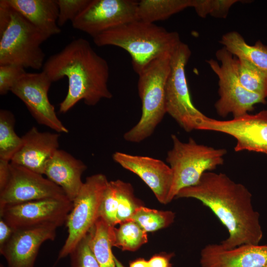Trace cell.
<instances>
[{"instance_id":"6da1fadb","label":"cell","mask_w":267,"mask_h":267,"mask_svg":"<svg viewBox=\"0 0 267 267\" xmlns=\"http://www.w3.org/2000/svg\"><path fill=\"white\" fill-rule=\"evenodd\" d=\"M176 198L197 199L213 213L228 232L220 243L225 248L259 244L263 238L260 214L253 208L251 192L225 174L205 172L197 183L181 189Z\"/></svg>"},{"instance_id":"7a4b0ae2","label":"cell","mask_w":267,"mask_h":267,"mask_svg":"<svg viewBox=\"0 0 267 267\" xmlns=\"http://www.w3.org/2000/svg\"><path fill=\"white\" fill-rule=\"evenodd\" d=\"M43 71L52 83L68 79L67 93L59 104L60 113H66L82 100L87 105L94 106L102 99L112 97L107 86L108 64L85 39L73 40L50 56Z\"/></svg>"},{"instance_id":"3957f363","label":"cell","mask_w":267,"mask_h":267,"mask_svg":"<svg viewBox=\"0 0 267 267\" xmlns=\"http://www.w3.org/2000/svg\"><path fill=\"white\" fill-rule=\"evenodd\" d=\"M93 39L97 46L114 45L126 50L138 75L154 59L172 53L181 42L178 33L139 20L105 31Z\"/></svg>"},{"instance_id":"277c9868","label":"cell","mask_w":267,"mask_h":267,"mask_svg":"<svg viewBox=\"0 0 267 267\" xmlns=\"http://www.w3.org/2000/svg\"><path fill=\"white\" fill-rule=\"evenodd\" d=\"M47 39L7 2L0 3V65L40 69L45 57L41 45Z\"/></svg>"},{"instance_id":"5b68a950","label":"cell","mask_w":267,"mask_h":267,"mask_svg":"<svg viewBox=\"0 0 267 267\" xmlns=\"http://www.w3.org/2000/svg\"><path fill=\"white\" fill-rule=\"evenodd\" d=\"M172 53L154 59L138 74L137 89L142 113L138 123L124 134L123 137L126 141L139 142L149 137L167 113L165 86Z\"/></svg>"},{"instance_id":"8992f818","label":"cell","mask_w":267,"mask_h":267,"mask_svg":"<svg viewBox=\"0 0 267 267\" xmlns=\"http://www.w3.org/2000/svg\"><path fill=\"white\" fill-rule=\"evenodd\" d=\"M171 138L173 147L166 158L173 174L169 203L180 190L197 183L204 173L222 165L227 152L224 148L198 144L192 138L187 142H182L175 134Z\"/></svg>"},{"instance_id":"52a82bcc","label":"cell","mask_w":267,"mask_h":267,"mask_svg":"<svg viewBox=\"0 0 267 267\" xmlns=\"http://www.w3.org/2000/svg\"><path fill=\"white\" fill-rule=\"evenodd\" d=\"M190 55L188 45L181 42L171 55L165 86L166 113L187 132L200 130L208 118L195 107L191 99L185 74Z\"/></svg>"},{"instance_id":"ba28073f","label":"cell","mask_w":267,"mask_h":267,"mask_svg":"<svg viewBox=\"0 0 267 267\" xmlns=\"http://www.w3.org/2000/svg\"><path fill=\"white\" fill-rule=\"evenodd\" d=\"M108 182L102 174L86 178L73 201L72 208L65 222L68 236L59 252L57 261L69 256L99 218L100 206Z\"/></svg>"},{"instance_id":"9c48e42d","label":"cell","mask_w":267,"mask_h":267,"mask_svg":"<svg viewBox=\"0 0 267 267\" xmlns=\"http://www.w3.org/2000/svg\"><path fill=\"white\" fill-rule=\"evenodd\" d=\"M217 59L207 61L211 69L219 78V94L215 107L217 114L223 117L232 114L233 118L244 115L254 109L257 103L265 104L264 96L250 92L240 84L235 70L236 57L225 47L216 53Z\"/></svg>"},{"instance_id":"30bf717a","label":"cell","mask_w":267,"mask_h":267,"mask_svg":"<svg viewBox=\"0 0 267 267\" xmlns=\"http://www.w3.org/2000/svg\"><path fill=\"white\" fill-rule=\"evenodd\" d=\"M44 199H69L59 186L43 175L10 162L7 179L0 188V209Z\"/></svg>"},{"instance_id":"8fae6325","label":"cell","mask_w":267,"mask_h":267,"mask_svg":"<svg viewBox=\"0 0 267 267\" xmlns=\"http://www.w3.org/2000/svg\"><path fill=\"white\" fill-rule=\"evenodd\" d=\"M138 1L90 0L72 21L73 28L92 38L131 21L138 20Z\"/></svg>"},{"instance_id":"7c38bea8","label":"cell","mask_w":267,"mask_h":267,"mask_svg":"<svg viewBox=\"0 0 267 267\" xmlns=\"http://www.w3.org/2000/svg\"><path fill=\"white\" fill-rule=\"evenodd\" d=\"M52 82L47 75L39 73H24L15 82L10 91L22 100L39 124L58 133H68V129L58 118L50 102L48 92Z\"/></svg>"},{"instance_id":"4fadbf2b","label":"cell","mask_w":267,"mask_h":267,"mask_svg":"<svg viewBox=\"0 0 267 267\" xmlns=\"http://www.w3.org/2000/svg\"><path fill=\"white\" fill-rule=\"evenodd\" d=\"M73 206L69 199H44L9 205L0 209V217L13 229L65 224Z\"/></svg>"},{"instance_id":"5bb4252c","label":"cell","mask_w":267,"mask_h":267,"mask_svg":"<svg viewBox=\"0 0 267 267\" xmlns=\"http://www.w3.org/2000/svg\"><path fill=\"white\" fill-rule=\"evenodd\" d=\"M200 130L218 132L233 136L236 140V152L248 150L267 154V109L229 120L208 117Z\"/></svg>"},{"instance_id":"9a60e30c","label":"cell","mask_w":267,"mask_h":267,"mask_svg":"<svg viewBox=\"0 0 267 267\" xmlns=\"http://www.w3.org/2000/svg\"><path fill=\"white\" fill-rule=\"evenodd\" d=\"M57 227L46 224L14 229L10 238L0 247L8 267H34L41 246L46 241L54 240Z\"/></svg>"},{"instance_id":"2e32d148","label":"cell","mask_w":267,"mask_h":267,"mask_svg":"<svg viewBox=\"0 0 267 267\" xmlns=\"http://www.w3.org/2000/svg\"><path fill=\"white\" fill-rule=\"evenodd\" d=\"M113 160L124 169L138 176L151 189L162 204L169 203L173 174L170 166L154 158L116 152Z\"/></svg>"},{"instance_id":"e0dca14e","label":"cell","mask_w":267,"mask_h":267,"mask_svg":"<svg viewBox=\"0 0 267 267\" xmlns=\"http://www.w3.org/2000/svg\"><path fill=\"white\" fill-rule=\"evenodd\" d=\"M202 267H267V245L243 244L231 249L206 245L200 252Z\"/></svg>"},{"instance_id":"ac0fdd59","label":"cell","mask_w":267,"mask_h":267,"mask_svg":"<svg viewBox=\"0 0 267 267\" xmlns=\"http://www.w3.org/2000/svg\"><path fill=\"white\" fill-rule=\"evenodd\" d=\"M59 133L42 132L33 127L22 136V145L10 162L44 175L48 162L59 149Z\"/></svg>"},{"instance_id":"d6986e66","label":"cell","mask_w":267,"mask_h":267,"mask_svg":"<svg viewBox=\"0 0 267 267\" xmlns=\"http://www.w3.org/2000/svg\"><path fill=\"white\" fill-rule=\"evenodd\" d=\"M86 169V165L81 160L58 149L48 162L44 175L59 186L73 202L83 184L82 176Z\"/></svg>"},{"instance_id":"ffe728a7","label":"cell","mask_w":267,"mask_h":267,"mask_svg":"<svg viewBox=\"0 0 267 267\" xmlns=\"http://www.w3.org/2000/svg\"><path fill=\"white\" fill-rule=\"evenodd\" d=\"M48 39L61 32L57 20L59 8L55 0H6Z\"/></svg>"},{"instance_id":"44dd1931","label":"cell","mask_w":267,"mask_h":267,"mask_svg":"<svg viewBox=\"0 0 267 267\" xmlns=\"http://www.w3.org/2000/svg\"><path fill=\"white\" fill-rule=\"evenodd\" d=\"M115 226L99 217L88 233L89 243L99 267H116L112 252Z\"/></svg>"},{"instance_id":"7402d4cb","label":"cell","mask_w":267,"mask_h":267,"mask_svg":"<svg viewBox=\"0 0 267 267\" xmlns=\"http://www.w3.org/2000/svg\"><path fill=\"white\" fill-rule=\"evenodd\" d=\"M220 43L236 58L245 59L267 73V45L261 41L248 44L239 33L231 31L224 34Z\"/></svg>"},{"instance_id":"603a6c76","label":"cell","mask_w":267,"mask_h":267,"mask_svg":"<svg viewBox=\"0 0 267 267\" xmlns=\"http://www.w3.org/2000/svg\"><path fill=\"white\" fill-rule=\"evenodd\" d=\"M191 4L192 0H141L138 1L137 19L154 23L191 7Z\"/></svg>"},{"instance_id":"cb8c5ba5","label":"cell","mask_w":267,"mask_h":267,"mask_svg":"<svg viewBox=\"0 0 267 267\" xmlns=\"http://www.w3.org/2000/svg\"><path fill=\"white\" fill-rule=\"evenodd\" d=\"M15 122L14 116L11 111L0 109V161L10 162L22 145V137L15 131Z\"/></svg>"},{"instance_id":"d4e9b609","label":"cell","mask_w":267,"mask_h":267,"mask_svg":"<svg viewBox=\"0 0 267 267\" xmlns=\"http://www.w3.org/2000/svg\"><path fill=\"white\" fill-rule=\"evenodd\" d=\"M235 70L238 80L246 90L267 97V73L248 61L236 57Z\"/></svg>"},{"instance_id":"484cf974","label":"cell","mask_w":267,"mask_h":267,"mask_svg":"<svg viewBox=\"0 0 267 267\" xmlns=\"http://www.w3.org/2000/svg\"><path fill=\"white\" fill-rule=\"evenodd\" d=\"M114 246L124 251H134L147 241V232L133 220L120 224L114 228Z\"/></svg>"},{"instance_id":"4316f807","label":"cell","mask_w":267,"mask_h":267,"mask_svg":"<svg viewBox=\"0 0 267 267\" xmlns=\"http://www.w3.org/2000/svg\"><path fill=\"white\" fill-rule=\"evenodd\" d=\"M113 181L116 193L117 223L120 224L132 220L137 209L142 205L135 197L131 184L119 179Z\"/></svg>"},{"instance_id":"83f0119b","label":"cell","mask_w":267,"mask_h":267,"mask_svg":"<svg viewBox=\"0 0 267 267\" xmlns=\"http://www.w3.org/2000/svg\"><path fill=\"white\" fill-rule=\"evenodd\" d=\"M175 218V214L172 211L151 209L141 206L137 209L132 220L147 232L169 226Z\"/></svg>"},{"instance_id":"f1b7e54d","label":"cell","mask_w":267,"mask_h":267,"mask_svg":"<svg viewBox=\"0 0 267 267\" xmlns=\"http://www.w3.org/2000/svg\"><path fill=\"white\" fill-rule=\"evenodd\" d=\"M237 0H192L191 7L202 18L211 15L216 18H225L229 8Z\"/></svg>"},{"instance_id":"f546056e","label":"cell","mask_w":267,"mask_h":267,"mask_svg":"<svg viewBox=\"0 0 267 267\" xmlns=\"http://www.w3.org/2000/svg\"><path fill=\"white\" fill-rule=\"evenodd\" d=\"M71 267H99L89 243L88 234L69 255Z\"/></svg>"},{"instance_id":"4dcf8cb0","label":"cell","mask_w":267,"mask_h":267,"mask_svg":"<svg viewBox=\"0 0 267 267\" xmlns=\"http://www.w3.org/2000/svg\"><path fill=\"white\" fill-rule=\"evenodd\" d=\"M117 211L116 193L113 180L108 182L104 191L100 206L99 217L110 225L115 226L117 223Z\"/></svg>"},{"instance_id":"1f68e13d","label":"cell","mask_w":267,"mask_h":267,"mask_svg":"<svg viewBox=\"0 0 267 267\" xmlns=\"http://www.w3.org/2000/svg\"><path fill=\"white\" fill-rule=\"evenodd\" d=\"M59 8L57 24L60 27L71 22L89 3L90 0H55Z\"/></svg>"},{"instance_id":"d6a6232c","label":"cell","mask_w":267,"mask_h":267,"mask_svg":"<svg viewBox=\"0 0 267 267\" xmlns=\"http://www.w3.org/2000/svg\"><path fill=\"white\" fill-rule=\"evenodd\" d=\"M26 72L25 68L15 65H0V94L5 95Z\"/></svg>"},{"instance_id":"836d02e7","label":"cell","mask_w":267,"mask_h":267,"mask_svg":"<svg viewBox=\"0 0 267 267\" xmlns=\"http://www.w3.org/2000/svg\"><path fill=\"white\" fill-rule=\"evenodd\" d=\"M173 254H159L152 257L148 261L149 267H171L170 261Z\"/></svg>"},{"instance_id":"e575fe53","label":"cell","mask_w":267,"mask_h":267,"mask_svg":"<svg viewBox=\"0 0 267 267\" xmlns=\"http://www.w3.org/2000/svg\"><path fill=\"white\" fill-rule=\"evenodd\" d=\"M14 229L0 218V247L8 241Z\"/></svg>"},{"instance_id":"d590c367","label":"cell","mask_w":267,"mask_h":267,"mask_svg":"<svg viewBox=\"0 0 267 267\" xmlns=\"http://www.w3.org/2000/svg\"><path fill=\"white\" fill-rule=\"evenodd\" d=\"M129 267H149L148 261L140 258L132 262Z\"/></svg>"},{"instance_id":"8d00e7d4","label":"cell","mask_w":267,"mask_h":267,"mask_svg":"<svg viewBox=\"0 0 267 267\" xmlns=\"http://www.w3.org/2000/svg\"><path fill=\"white\" fill-rule=\"evenodd\" d=\"M116 267H125L115 257L114 258Z\"/></svg>"},{"instance_id":"74e56055","label":"cell","mask_w":267,"mask_h":267,"mask_svg":"<svg viewBox=\"0 0 267 267\" xmlns=\"http://www.w3.org/2000/svg\"><path fill=\"white\" fill-rule=\"evenodd\" d=\"M0 267H3L2 265H0Z\"/></svg>"}]
</instances>
